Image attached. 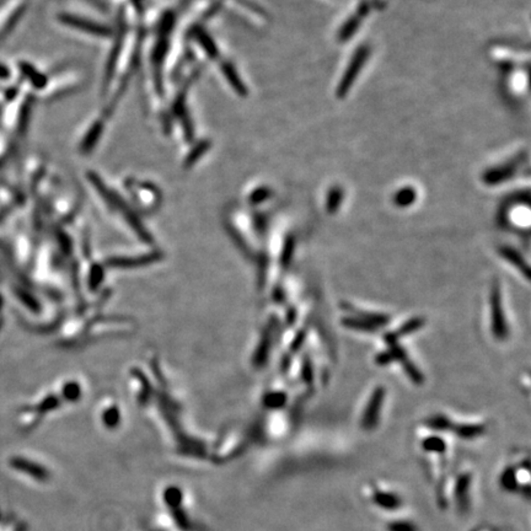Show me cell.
<instances>
[{"label": "cell", "instance_id": "cell-1", "mask_svg": "<svg viewBox=\"0 0 531 531\" xmlns=\"http://www.w3.org/2000/svg\"><path fill=\"white\" fill-rule=\"evenodd\" d=\"M500 486L502 490L510 493H525L530 491V465L529 459L520 461L518 465L505 467L500 476Z\"/></svg>", "mask_w": 531, "mask_h": 531}, {"label": "cell", "instance_id": "cell-2", "mask_svg": "<svg viewBox=\"0 0 531 531\" xmlns=\"http://www.w3.org/2000/svg\"><path fill=\"white\" fill-rule=\"evenodd\" d=\"M364 495L372 505L380 510L395 512L405 505L404 497L394 488L387 487L378 482H370L364 488Z\"/></svg>", "mask_w": 531, "mask_h": 531}, {"label": "cell", "instance_id": "cell-3", "mask_svg": "<svg viewBox=\"0 0 531 531\" xmlns=\"http://www.w3.org/2000/svg\"><path fill=\"white\" fill-rule=\"evenodd\" d=\"M490 307H491V329L493 337L496 338L497 341H505L510 337V327L505 319L501 287L498 283H495L492 287Z\"/></svg>", "mask_w": 531, "mask_h": 531}, {"label": "cell", "instance_id": "cell-4", "mask_svg": "<svg viewBox=\"0 0 531 531\" xmlns=\"http://www.w3.org/2000/svg\"><path fill=\"white\" fill-rule=\"evenodd\" d=\"M472 485L474 475L471 471H461L454 476L452 505H455L460 514L469 513L470 510Z\"/></svg>", "mask_w": 531, "mask_h": 531}, {"label": "cell", "instance_id": "cell-5", "mask_svg": "<svg viewBox=\"0 0 531 531\" xmlns=\"http://www.w3.org/2000/svg\"><path fill=\"white\" fill-rule=\"evenodd\" d=\"M387 390L384 387H377L369 397L364 412L360 418V427L364 430H373L378 427L382 415V405L385 401Z\"/></svg>", "mask_w": 531, "mask_h": 531}, {"label": "cell", "instance_id": "cell-6", "mask_svg": "<svg viewBox=\"0 0 531 531\" xmlns=\"http://www.w3.org/2000/svg\"><path fill=\"white\" fill-rule=\"evenodd\" d=\"M369 49L368 47H360L357 51L354 57L352 59L349 66H348L347 71L346 74L343 75L341 83L338 85L337 95L338 97L346 96V94L349 91L352 84L356 80L357 76L359 74L360 68L363 66L367 59H368Z\"/></svg>", "mask_w": 531, "mask_h": 531}, {"label": "cell", "instance_id": "cell-7", "mask_svg": "<svg viewBox=\"0 0 531 531\" xmlns=\"http://www.w3.org/2000/svg\"><path fill=\"white\" fill-rule=\"evenodd\" d=\"M487 430L486 425L480 423H462V425H452V433L457 435V438L464 440H477L482 437Z\"/></svg>", "mask_w": 531, "mask_h": 531}, {"label": "cell", "instance_id": "cell-8", "mask_svg": "<svg viewBox=\"0 0 531 531\" xmlns=\"http://www.w3.org/2000/svg\"><path fill=\"white\" fill-rule=\"evenodd\" d=\"M423 326H425V319L423 317H413V319L407 321V322H405L404 325L401 326L395 332L387 334L385 341H387L389 346L395 344V343H399L400 338L416 332L418 329H421Z\"/></svg>", "mask_w": 531, "mask_h": 531}, {"label": "cell", "instance_id": "cell-9", "mask_svg": "<svg viewBox=\"0 0 531 531\" xmlns=\"http://www.w3.org/2000/svg\"><path fill=\"white\" fill-rule=\"evenodd\" d=\"M500 254H501V257H503L510 264H513L514 267L518 268L519 271L524 274V277L529 279V276H530L529 264L525 259H522V256L520 255L519 251L510 247V246H502L500 249Z\"/></svg>", "mask_w": 531, "mask_h": 531}, {"label": "cell", "instance_id": "cell-10", "mask_svg": "<svg viewBox=\"0 0 531 531\" xmlns=\"http://www.w3.org/2000/svg\"><path fill=\"white\" fill-rule=\"evenodd\" d=\"M421 449L426 454L435 455V457H440V459L443 457L444 459V455L447 454L448 445H447V442L444 440V438H442L437 433V435H430V437H427L425 440H422Z\"/></svg>", "mask_w": 531, "mask_h": 531}, {"label": "cell", "instance_id": "cell-11", "mask_svg": "<svg viewBox=\"0 0 531 531\" xmlns=\"http://www.w3.org/2000/svg\"><path fill=\"white\" fill-rule=\"evenodd\" d=\"M368 13V3H367V1H363V3L360 4L359 8H358V11H357L356 15L352 16V18L349 19V21L342 27L341 34H339V39L342 41H347V39H349V37L356 32L357 27L359 26L362 19L365 18V15Z\"/></svg>", "mask_w": 531, "mask_h": 531}, {"label": "cell", "instance_id": "cell-12", "mask_svg": "<svg viewBox=\"0 0 531 531\" xmlns=\"http://www.w3.org/2000/svg\"><path fill=\"white\" fill-rule=\"evenodd\" d=\"M452 425L454 422L445 415H433L430 418H427L425 422V426L428 427L430 430H433L438 435L445 433V432H452Z\"/></svg>", "mask_w": 531, "mask_h": 531}, {"label": "cell", "instance_id": "cell-13", "mask_svg": "<svg viewBox=\"0 0 531 531\" xmlns=\"http://www.w3.org/2000/svg\"><path fill=\"white\" fill-rule=\"evenodd\" d=\"M342 325L349 329H356L362 332H374L378 327L369 324L368 321L363 320L358 317H347L342 319Z\"/></svg>", "mask_w": 531, "mask_h": 531}, {"label": "cell", "instance_id": "cell-14", "mask_svg": "<svg viewBox=\"0 0 531 531\" xmlns=\"http://www.w3.org/2000/svg\"><path fill=\"white\" fill-rule=\"evenodd\" d=\"M416 197H417V194H416L415 189H400L399 192L395 194L394 203H395L396 206L400 207V208H406V207L411 206L412 203H415Z\"/></svg>", "mask_w": 531, "mask_h": 531}, {"label": "cell", "instance_id": "cell-15", "mask_svg": "<svg viewBox=\"0 0 531 531\" xmlns=\"http://www.w3.org/2000/svg\"><path fill=\"white\" fill-rule=\"evenodd\" d=\"M387 531H420L417 524L409 519H396L387 525Z\"/></svg>", "mask_w": 531, "mask_h": 531}, {"label": "cell", "instance_id": "cell-16", "mask_svg": "<svg viewBox=\"0 0 531 531\" xmlns=\"http://www.w3.org/2000/svg\"><path fill=\"white\" fill-rule=\"evenodd\" d=\"M402 365H404L405 372L407 374V377H409V378L411 379L416 385H422V384L425 382V377H423V374L420 372V369H418L417 367L415 365V363H412L409 358L402 362Z\"/></svg>", "mask_w": 531, "mask_h": 531}, {"label": "cell", "instance_id": "cell-17", "mask_svg": "<svg viewBox=\"0 0 531 531\" xmlns=\"http://www.w3.org/2000/svg\"><path fill=\"white\" fill-rule=\"evenodd\" d=\"M343 199V192L341 189H332L329 191V198H327V212L329 213H336L338 208L341 206Z\"/></svg>", "mask_w": 531, "mask_h": 531}, {"label": "cell", "instance_id": "cell-18", "mask_svg": "<svg viewBox=\"0 0 531 531\" xmlns=\"http://www.w3.org/2000/svg\"><path fill=\"white\" fill-rule=\"evenodd\" d=\"M303 378L304 380H305V382H307L309 385L312 384V380H314V369H312V363H310V360L305 359V362H304L303 365Z\"/></svg>", "mask_w": 531, "mask_h": 531}, {"label": "cell", "instance_id": "cell-19", "mask_svg": "<svg viewBox=\"0 0 531 531\" xmlns=\"http://www.w3.org/2000/svg\"><path fill=\"white\" fill-rule=\"evenodd\" d=\"M472 531H505L501 529H497V527H491V525H480V527H475Z\"/></svg>", "mask_w": 531, "mask_h": 531}]
</instances>
